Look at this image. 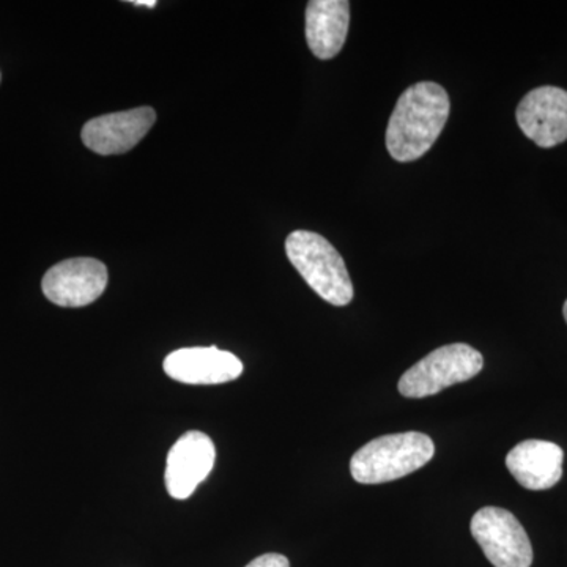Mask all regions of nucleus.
I'll use <instances>...</instances> for the list:
<instances>
[{
    "label": "nucleus",
    "mask_w": 567,
    "mask_h": 567,
    "mask_svg": "<svg viewBox=\"0 0 567 567\" xmlns=\"http://www.w3.org/2000/svg\"><path fill=\"white\" fill-rule=\"evenodd\" d=\"M563 315H565L566 323H567V300L565 303V308H563Z\"/></svg>",
    "instance_id": "nucleus-15"
},
{
    "label": "nucleus",
    "mask_w": 567,
    "mask_h": 567,
    "mask_svg": "<svg viewBox=\"0 0 567 567\" xmlns=\"http://www.w3.org/2000/svg\"><path fill=\"white\" fill-rule=\"evenodd\" d=\"M245 567H290L289 559L279 554H265L262 557L252 559Z\"/></svg>",
    "instance_id": "nucleus-13"
},
{
    "label": "nucleus",
    "mask_w": 567,
    "mask_h": 567,
    "mask_svg": "<svg viewBox=\"0 0 567 567\" xmlns=\"http://www.w3.org/2000/svg\"><path fill=\"white\" fill-rule=\"evenodd\" d=\"M107 278L106 265L92 257H76L50 268L43 276L41 289L51 303L82 308L102 297Z\"/></svg>",
    "instance_id": "nucleus-6"
},
{
    "label": "nucleus",
    "mask_w": 567,
    "mask_h": 567,
    "mask_svg": "<svg viewBox=\"0 0 567 567\" xmlns=\"http://www.w3.org/2000/svg\"><path fill=\"white\" fill-rule=\"evenodd\" d=\"M215 443L207 434L189 431L175 442L167 454V494L175 499L189 498L200 483H204L215 466Z\"/></svg>",
    "instance_id": "nucleus-7"
},
{
    "label": "nucleus",
    "mask_w": 567,
    "mask_h": 567,
    "mask_svg": "<svg viewBox=\"0 0 567 567\" xmlns=\"http://www.w3.org/2000/svg\"><path fill=\"white\" fill-rule=\"evenodd\" d=\"M434 454V442L421 432L383 435L353 454L350 472L360 484L390 483L429 464Z\"/></svg>",
    "instance_id": "nucleus-2"
},
{
    "label": "nucleus",
    "mask_w": 567,
    "mask_h": 567,
    "mask_svg": "<svg viewBox=\"0 0 567 567\" xmlns=\"http://www.w3.org/2000/svg\"><path fill=\"white\" fill-rule=\"evenodd\" d=\"M472 535L495 567H529L533 547L520 522L509 511L487 506L472 518Z\"/></svg>",
    "instance_id": "nucleus-5"
},
{
    "label": "nucleus",
    "mask_w": 567,
    "mask_h": 567,
    "mask_svg": "<svg viewBox=\"0 0 567 567\" xmlns=\"http://www.w3.org/2000/svg\"><path fill=\"white\" fill-rule=\"evenodd\" d=\"M517 123L528 140L543 148H551L567 141V91L544 85L518 103Z\"/></svg>",
    "instance_id": "nucleus-8"
},
{
    "label": "nucleus",
    "mask_w": 567,
    "mask_h": 567,
    "mask_svg": "<svg viewBox=\"0 0 567 567\" xmlns=\"http://www.w3.org/2000/svg\"><path fill=\"white\" fill-rule=\"evenodd\" d=\"M164 372L186 385H221L244 374V363L234 353L216 347H189L167 354Z\"/></svg>",
    "instance_id": "nucleus-10"
},
{
    "label": "nucleus",
    "mask_w": 567,
    "mask_h": 567,
    "mask_svg": "<svg viewBox=\"0 0 567 567\" xmlns=\"http://www.w3.org/2000/svg\"><path fill=\"white\" fill-rule=\"evenodd\" d=\"M290 264L322 300L347 306L353 300V284L344 259L322 235L295 230L286 240Z\"/></svg>",
    "instance_id": "nucleus-3"
},
{
    "label": "nucleus",
    "mask_w": 567,
    "mask_h": 567,
    "mask_svg": "<svg viewBox=\"0 0 567 567\" xmlns=\"http://www.w3.org/2000/svg\"><path fill=\"white\" fill-rule=\"evenodd\" d=\"M350 25L347 0H311L306 7V40L320 61H330L344 48Z\"/></svg>",
    "instance_id": "nucleus-12"
},
{
    "label": "nucleus",
    "mask_w": 567,
    "mask_h": 567,
    "mask_svg": "<svg viewBox=\"0 0 567 567\" xmlns=\"http://www.w3.org/2000/svg\"><path fill=\"white\" fill-rule=\"evenodd\" d=\"M134 6H137V7H141V6H144V7H147V9H155L156 7V2L155 0H134Z\"/></svg>",
    "instance_id": "nucleus-14"
},
{
    "label": "nucleus",
    "mask_w": 567,
    "mask_h": 567,
    "mask_svg": "<svg viewBox=\"0 0 567 567\" xmlns=\"http://www.w3.org/2000/svg\"><path fill=\"white\" fill-rule=\"evenodd\" d=\"M450 95L435 82H417L401 96L386 128V148L399 163L416 162L431 151L450 117Z\"/></svg>",
    "instance_id": "nucleus-1"
},
{
    "label": "nucleus",
    "mask_w": 567,
    "mask_h": 567,
    "mask_svg": "<svg viewBox=\"0 0 567 567\" xmlns=\"http://www.w3.org/2000/svg\"><path fill=\"white\" fill-rule=\"evenodd\" d=\"M483 354L472 346L440 347L417 361L399 380V393L409 399H423L446 388L464 383L483 371Z\"/></svg>",
    "instance_id": "nucleus-4"
},
{
    "label": "nucleus",
    "mask_w": 567,
    "mask_h": 567,
    "mask_svg": "<svg viewBox=\"0 0 567 567\" xmlns=\"http://www.w3.org/2000/svg\"><path fill=\"white\" fill-rule=\"evenodd\" d=\"M565 453L546 440H527L509 451L506 466L514 480L528 491H547L563 476Z\"/></svg>",
    "instance_id": "nucleus-11"
},
{
    "label": "nucleus",
    "mask_w": 567,
    "mask_h": 567,
    "mask_svg": "<svg viewBox=\"0 0 567 567\" xmlns=\"http://www.w3.org/2000/svg\"><path fill=\"white\" fill-rule=\"evenodd\" d=\"M155 121L156 112L148 106L102 115L85 123L82 142L99 155H122L140 144Z\"/></svg>",
    "instance_id": "nucleus-9"
}]
</instances>
